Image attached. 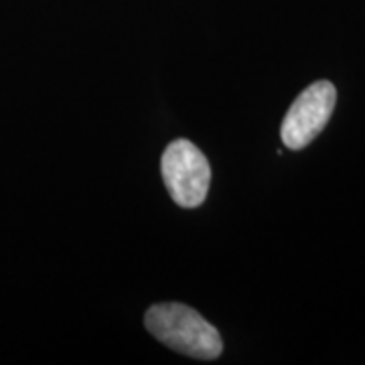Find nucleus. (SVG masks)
I'll return each instance as SVG.
<instances>
[{"label": "nucleus", "mask_w": 365, "mask_h": 365, "mask_svg": "<svg viewBox=\"0 0 365 365\" xmlns=\"http://www.w3.org/2000/svg\"><path fill=\"white\" fill-rule=\"evenodd\" d=\"M337 104V90L331 81H313L288 108L280 126V138L290 150H302L325 130Z\"/></svg>", "instance_id": "7ed1b4c3"}, {"label": "nucleus", "mask_w": 365, "mask_h": 365, "mask_svg": "<svg viewBox=\"0 0 365 365\" xmlns=\"http://www.w3.org/2000/svg\"><path fill=\"white\" fill-rule=\"evenodd\" d=\"M144 325L163 345L193 359H217L223 343L217 329L197 313L195 309L179 302H163L146 311Z\"/></svg>", "instance_id": "f257e3e1"}, {"label": "nucleus", "mask_w": 365, "mask_h": 365, "mask_svg": "<svg viewBox=\"0 0 365 365\" xmlns=\"http://www.w3.org/2000/svg\"><path fill=\"white\" fill-rule=\"evenodd\" d=\"M163 181L177 205L185 209L199 207L209 191L211 167L205 155L189 140L170 143L160 160Z\"/></svg>", "instance_id": "f03ea898"}]
</instances>
